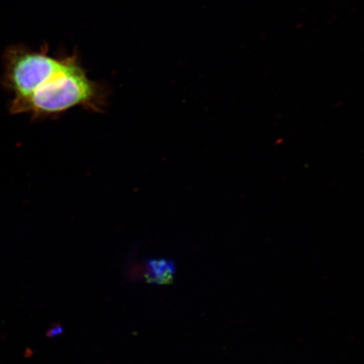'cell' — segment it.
<instances>
[{"label":"cell","mask_w":364,"mask_h":364,"mask_svg":"<svg viewBox=\"0 0 364 364\" xmlns=\"http://www.w3.org/2000/svg\"><path fill=\"white\" fill-rule=\"evenodd\" d=\"M106 102L102 85L90 80L75 56L61 57L58 65L28 97L11 104L14 114L30 113L33 117L59 115L82 107L101 112Z\"/></svg>","instance_id":"1"},{"label":"cell","mask_w":364,"mask_h":364,"mask_svg":"<svg viewBox=\"0 0 364 364\" xmlns=\"http://www.w3.org/2000/svg\"><path fill=\"white\" fill-rule=\"evenodd\" d=\"M176 263L170 259H152L145 267L144 277L149 284L168 285L174 282Z\"/></svg>","instance_id":"2"},{"label":"cell","mask_w":364,"mask_h":364,"mask_svg":"<svg viewBox=\"0 0 364 364\" xmlns=\"http://www.w3.org/2000/svg\"><path fill=\"white\" fill-rule=\"evenodd\" d=\"M63 328L61 326L55 325L52 327L48 332V336L51 338V336H55L62 333Z\"/></svg>","instance_id":"3"}]
</instances>
